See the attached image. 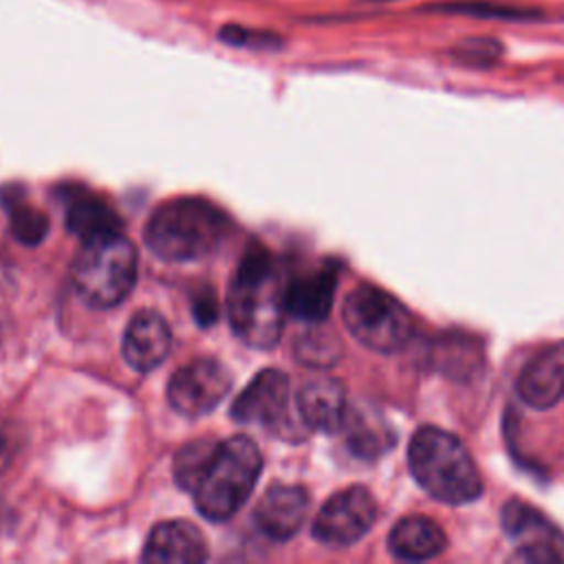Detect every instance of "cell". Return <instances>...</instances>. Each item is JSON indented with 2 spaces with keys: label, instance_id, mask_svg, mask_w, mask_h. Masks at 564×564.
Segmentation results:
<instances>
[{
  "label": "cell",
  "instance_id": "obj_1",
  "mask_svg": "<svg viewBox=\"0 0 564 564\" xmlns=\"http://www.w3.org/2000/svg\"><path fill=\"white\" fill-rule=\"evenodd\" d=\"M229 324L247 346L271 348L280 341L286 315L284 284L278 264L262 245H251L227 289Z\"/></svg>",
  "mask_w": 564,
  "mask_h": 564
},
{
  "label": "cell",
  "instance_id": "obj_2",
  "mask_svg": "<svg viewBox=\"0 0 564 564\" xmlns=\"http://www.w3.org/2000/svg\"><path fill=\"white\" fill-rule=\"evenodd\" d=\"M231 231V220L214 203L181 196L163 203L145 227L148 247L167 262H189L212 253Z\"/></svg>",
  "mask_w": 564,
  "mask_h": 564
},
{
  "label": "cell",
  "instance_id": "obj_3",
  "mask_svg": "<svg viewBox=\"0 0 564 564\" xmlns=\"http://www.w3.org/2000/svg\"><path fill=\"white\" fill-rule=\"evenodd\" d=\"M414 480L445 505H467L482 494L478 467L465 443L447 430L421 427L408 445Z\"/></svg>",
  "mask_w": 564,
  "mask_h": 564
},
{
  "label": "cell",
  "instance_id": "obj_4",
  "mask_svg": "<svg viewBox=\"0 0 564 564\" xmlns=\"http://www.w3.org/2000/svg\"><path fill=\"white\" fill-rule=\"evenodd\" d=\"M262 469V456L247 436H231L216 445V452L198 480L194 505L207 520L231 518L251 496Z\"/></svg>",
  "mask_w": 564,
  "mask_h": 564
},
{
  "label": "cell",
  "instance_id": "obj_5",
  "mask_svg": "<svg viewBox=\"0 0 564 564\" xmlns=\"http://www.w3.org/2000/svg\"><path fill=\"white\" fill-rule=\"evenodd\" d=\"M70 275L77 295L88 306L110 308L134 286L137 249L121 231L86 240L75 256Z\"/></svg>",
  "mask_w": 564,
  "mask_h": 564
},
{
  "label": "cell",
  "instance_id": "obj_6",
  "mask_svg": "<svg viewBox=\"0 0 564 564\" xmlns=\"http://www.w3.org/2000/svg\"><path fill=\"white\" fill-rule=\"evenodd\" d=\"M341 317L359 344L383 355L405 348L414 333L410 311L397 297L372 284H361L346 295Z\"/></svg>",
  "mask_w": 564,
  "mask_h": 564
},
{
  "label": "cell",
  "instance_id": "obj_7",
  "mask_svg": "<svg viewBox=\"0 0 564 564\" xmlns=\"http://www.w3.org/2000/svg\"><path fill=\"white\" fill-rule=\"evenodd\" d=\"M377 520V502L366 487L352 485L333 494L313 520V538L326 546H350Z\"/></svg>",
  "mask_w": 564,
  "mask_h": 564
},
{
  "label": "cell",
  "instance_id": "obj_8",
  "mask_svg": "<svg viewBox=\"0 0 564 564\" xmlns=\"http://www.w3.org/2000/svg\"><path fill=\"white\" fill-rule=\"evenodd\" d=\"M231 375L216 359H194L181 366L167 383V401L183 416L212 412L229 392Z\"/></svg>",
  "mask_w": 564,
  "mask_h": 564
},
{
  "label": "cell",
  "instance_id": "obj_9",
  "mask_svg": "<svg viewBox=\"0 0 564 564\" xmlns=\"http://www.w3.org/2000/svg\"><path fill=\"white\" fill-rule=\"evenodd\" d=\"M502 524L507 535L520 542L513 560L533 564L564 562V538L535 509L520 500H509L502 509Z\"/></svg>",
  "mask_w": 564,
  "mask_h": 564
},
{
  "label": "cell",
  "instance_id": "obj_10",
  "mask_svg": "<svg viewBox=\"0 0 564 564\" xmlns=\"http://www.w3.org/2000/svg\"><path fill=\"white\" fill-rule=\"evenodd\" d=\"M289 403V379L278 368H264L231 403V419L238 423L275 425L282 421Z\"/></svg>",
  "mask_w": 564,
  "mask_h": 564
},
{
  "label": "cell",
  "instance_id": "obj_11",
  "mask_svg": "<svg viewBox=\"0 0 564 564\" xmlns=\"http://www.w3.org/2000/svg\"><path fill=\"white\" fill-rule=\"evenodd\" d=\"M311 498L300 485H273L256 505L253 522L271 540L293 538L306 522Z\"/></svg>",
  "mask_w": 564,
  "mask_h": 564
},
{
  "label": "cell",
  "instance_id": "obj_12",
  "mask_svg": "<svg viewBox=\"0 0 564 564\" xmlns=\"http://www.w3.org/2000/svg\"><path fill=\"white\" fill-rule=\"evenodd\" d=\"M516 390L535 410L553 408L564 397V341L551 344L531 357L518 375Z\"/></svg>",
  "mask_w": 564,
  "mask_h": 564
},
{
  "label": "cell",
  "instance_id": "obj_13",
  "mask_svg": "<svg viewBox=\"0 0 564 564\" xmlns=\"http://www.w3.org/2000/svg\"><path fill=\"white\" fill-rule=\"evenodd\" d=\"M297 414L302 423L317 432H337L346 421V392L341 381L317 375L302 383L297 397Z\"/></svg>",
  "mask_w": 564,
  "mask_h": 564
},
{
  "label": "cell",
  "instance_id": "obj_14",
  "mask_svg": "<svg viewBox=\"0 0 564 564\" xmlns=\"http://www.w3.org/2000/svg\"><path fill=\"white\" fill-rule=\"evenodd\" d=\"M172 333L167 322L156 311H139L128 322L123 333V357L126 361L139 370L148 372L156 368L170 352Z\"/></svg>",
  "mask_w": 564,
  "mask_h": 564
},
{
  "label": "cell",
  "instance_id": "obj_15",
  "mask_svg": "<svg viewBox=\"0 0 564 564\" xmlns=\"http://www.w3.org/2000/svg\"><path fill=\"white\" fill-rule=\"evenodd\" d=\"M141 557L156 564H196L207 560V542L192 522L167 520L150 531Z\"/></svg>",
  "mask_w": 564,
  "mask_h": 564
},
{
  "label": "cell",
  "instance_id": "obj_16",
  "mask_svg": "<svg viewBox=\"0 0 564 564\" xmlns=\"http://www.w3.org/2000/svg\"><path fill=\"white\" fill-rule=\"evenodd\" d=\"M337 286V267L324 264L284 284V306L295 319L319 322L330 313Z\"/></svg>",
  "mask_w": 564,
  "mask_h": 564
},
{
  "label": "cell",
  "instance_id": "obj_17",
  "mask_svg": "<svg viewBox=\"0 0 564 564\" xmlns=\"http://www.w3.org/2000/svg\"><path fill=\"white\" fill-rule=\"evenodd\" d=\"M445 544V531L425 516L401 518L388 535V546L392 555L408 562L432 560L443 553Z\"/></svg>",
  "mask_w": 564,
  "mask_h": 564
},
{
  "label": "cell",
  "instance_id": "obj_18",
  "mask_svg": "<svg viewBox=\"0 0 564 564\" xmlns=\"http://www.w3.org/2000/svg\"><path fill=\"white\" fill-rule=\"evenodd\" d=\"M66 227L82 242L121 231V220L101 198L90 194H75L66 207Z\"/></svg>",
  "mask_w": 564,
  "mask_h": 564
},
{
  "label": "cell",
  "instance_id": "obj_19",
  "mask_svg": "<svg viewBox=\"0 0 564 564\" xmlns=\"http://www.w3.org/2000/svg\"><path fill=\"white\" fill-rule=\"evenodd\" d=\"M218 443L212 441H192L178 449L174 458V480L181 489L194 491L203 478Z\"/></svg>",
  "mask_w": 564,
  "mask_h": 564
},
{
  "label": "cell",
  "instance_id": "obj_20",
  "mask_svg": "<svg viewBox=\"0 0 564 564\" xmlns=\"http://www.w3.org/2000/svg\"><path fill=\"white\" fill-rule=\"evenodd\" d=\"M9 223H11V234L15 236V240H20L22 245H37L44 240L46 231H48V218L26 205V203H11L9 205Z\"/></svg>",
  "mask_w": 564,
  "mask_h": 564
},
{
  "label": "cell",
  "instance_id": "obj_21",
  "mask_svg": "<svg viewBox=\"0 0 564 564\" xmlns=\"http://www.w3.org/2000/svg\"><path fill=\"white\" fill-rule=\"evenodd\" d=\"M436 11L443 13H460V15H474V18H494V20H531L538 13L531 9L498 4V2H482V0H463V2H445L438 4Z\"/></svg>",
  "mask_w": 564,
  "mask_h": 564
},
{
  "label": "cell",
  "instance_id": "obj_22",
  "mask_svg": "<svg viewBox=\"0 0 564 564\" xmlns=\"http://www.w3.org/2000/svg\"><path fill=\"white\" fill-rule=\"evenodd\" d=\"M297 357L308 364V366H317V368H326L330 364H335L339 359V341L337 337H333L330 333H322V330H308L297 339Z\"/></svg>",
  "mask_w": 564,
  "mask_h": 564
},
{
  "label": "cell",
  "instance_id": "obj_23",
  "mask_svg": "<svg viewBox=\"0 0 564 564\" xmlns=\"http://www.w3.org/2000/svg\"><path fill=\"white\" fill-rule=\"evenodd\" d=\"M346 430H348V445L355 454L359 456H377L386 449V436L379 432V427L368 425V421H361L357 414L355 419L346 414L344 421Z\"/></svg>",
  "mask_w": 564,
  "mask_h": 564
},
{
  "label": "cell",
  "instance_id": "obj_24",
  "mask_svg": "<svg viewBox=\"0 0 564 564\" xmlns=\"http://www.w3.org/2000/svg\"><path fill=\"white\" fill-rule=\"evenodd\" d=\"M502 53V46L498 40L491 37H467L458 42L456 55L471 64H489Z\"/></svg>",
  "mask_w": 564,
  "mask_h": 564
},
{
  "label": "cell",
  "instance_id": "obj_25",
  "mask_svg": "<svg viewBox=\"0 0 564 564\" xmlns=\"http://www.w3.org/2000/svg\"><path fill=\"white\" fill-rule=\"evenodd\" d=\"M220 37L236 46H275V42H278L275 35L253 33V31H245L240 26H227L225 31H220Z\"/></svg>",
  "mask_w": 564,
  "mask_h": 564
},
{
  "label": "cell",
  "instance_id": "obj_26",
  "mask_svg": "<svg viewBox=\"0 0 564 564\" xmlns=\"http://www.w3.org/2000/svg\"><path fill=\"white\" fill-rule=\"evenodd\" d=\"M192 308H194L196 322L203 324V326H209L216 319V315H218V302H216V297H214V293L209 289H205V295L200 293V295L194 297Z\"/></svg>",
  "mask_w": 564,
  "mask_h": 564
}]
</instances>
